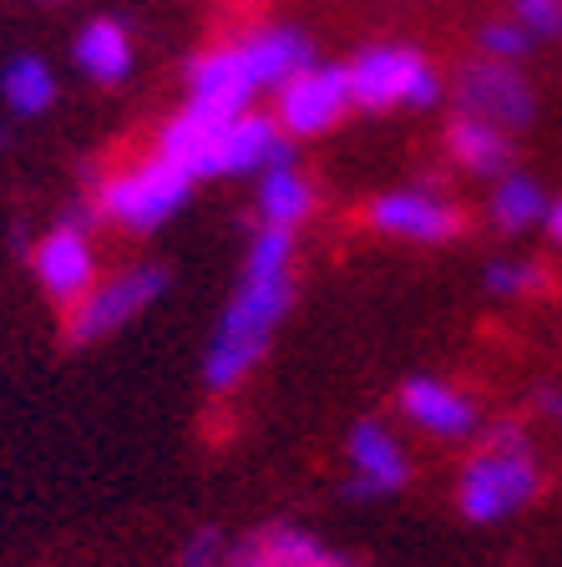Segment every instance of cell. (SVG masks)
Masks as SVG:
<instances>
[{
  "mask_svg": "<svg viewBox=\"0 0 562 567\" xmlns=\"http://www.w3.org/2000/svg\"><path fill=\"white\" fill-rule=\"evenodd\" d=\"M345 71H350L355 112H396V106L426 112L446 96L441 71L410 41H370L345 61Z\"/></svg>",
  "mask_w": 562,
  "mask_h": 567,
  "instance_id": "cell-5",
  "label": "cell"
},
{
  "mask_svg": "<svg viewBox=\"0 0 562 567\" xmlns=\"http://www.w3.org/2000/svg\"><path fill=\"white\" fill-rule=\"evenodd\" d=\"M365 224L380 238H400V244H457L467 234V213L436 188H396L365 203Z\"/></svg>",
  "mask_w": 562,
  "mask_h": 567,
  "instance_id": "cell-10",
  "label": "cell"
},
{
  "mask_svg": "<svg viewBox=\"0 0 562 567\" xmlns=\"http://www.w3.org/2000/svg\"><path fill=\"white\" fill-rule=\"evenodd\" d=\"M6 147H11V132H6V127H0V153H6Z\"/></svg>",
  "mask_w": 562,
  "mask_h": 567,
  "instance_id": "cell-27",
  "label": "cell"
},
{
  "mask_svg": "<svg viewBox=\"0 0 562 567\" xmlns=\"http://www.w3.org/2000/svg\"><path fill=\"white\" fill-rule=\"evenodd\" d=\"M451 112L461 117H481L502 132H528L538 122V92H532L522 61H497V56H467L451 76Z\"/></svg>",
  "mask_w": 562,
  "mask_h": 567,
  "instance_id": "cell-7",
  "label": "cell"
},
{
  "mask_svg": "<svg viewBox=\"0 0 562 567\" xmlns=\"http://www.w3.org/2000/svg\"><path fill=\"white\" fill-rule=\"evenodd\" d=\"M396 405L421 436L431 441H471L481 431V411L461 385L441 375H410L400 380L396 390Z\"/></svg>",
  "mask_w": 562,
  "mask_h": 567,
  "instance_id": "cell-12",
  "label": "cell"
},
{
  "mask_svg": "<svg viewBox=\"0 0 562 567\" xmlns=\"http://www.w3.org/2000/svg\"><path fill=\"white\" fill-rule=\"evenodd\" d=\"M228 557H234V537H228L223 527H198L183 543L177 563L183 567H228Z\"/></svg>",
  "mask_w": 562,
  "mask_h": 567,
  "instance_id": "cell-23",
  "label": "cell"
},
{
  "mask_svg": "<svg viewBox=\"0 0 562 567\" xmlns=\"http://www.w3.org/2000/svg\"><path fill=\"white\" fill-rule=\"evenodd\" d=\"M542 234L552 238V248H562V198L548 203V218H542Z\"/></svg>",
  "mask_w": 562,
  "mask_h": 567,
  "instance_id": "cell-25",
  "label": "cell"
},
{
  "mask_svg": "<svg viewBox=\"0 0 562 567\" xmlns=\"http://www.w3.org/2000/svg\"><path fill=\"white\" fill-rule=\"evenodd\" d=\"M92 208L82 213H61L57 224L31 244V274L41 284V295L57 309H71L76 299L102 279V264H96V244H92Z\"/></svg>",
  "mask_w": 562,
  "mask_h": 567,
  "instance_id": "cell-8",
  "label": "cell"
},
{
  "mask_svg": "<svg viewBox=\"0 0 562 567\" xmlns=\"http://www.w3.org/2000/svg\"><path fill=\"white\" fill-rule=\"evenodd\" d=\"M238 51H244V66L254 76L258 92H279L294 71H305L315 61V41H309L299 25H258V31L234 35Z\"/></svg>",
  "mask_w": 562,
  "mask_h": 567,
  "instance_id": "cell-15",
  "label": "cell"
},
{
  "mask_svg": "<svg viewBox=\"0 0 562 567\" xmlns=\"http://www.w3.org/2000/svg\"><path fill=\"white\" fill-rule=\"evenodd\" d=\"M517 25H528L532 41H562V0H512Z\"/></svg>",
  "mask_w": 562,
  "mask_h": 567,
  "instance_id": "cell-24",
  "label": "cell"
},
{
  "mask_svg": "<svg viewBox=\"0 0 562 567\" xmlns=\"http://www.w3.org/2000/svg\"><path fill=\"white\" fill-rule=\"evenodd\" d=\"M294 309V234L289 228H254L244 248V269L228 305L218 315L208 350H203V390L228 395L258 370L269 354L274 330Z\"/></svg>",
  "mask_w": 562,
  "mask_h": 567,
  "instance_id": "cell-1",
  "label": "cell"
},
{
  "mask_svg": "<svg viewBox=\"0 0 562 567\" xmlns=\"http://www.w3.org/2000/svg\"><path fill=\"white\" fill-rule=\"evenodd\" d=\"M542 492V472L532 456L528 425L497 421L487 425L481 451L461 466L457 476V512L477 527H497V522L528 512Z\"/></svg>",
  "mask_w": 562,
  "mask_h": 567,
  "instance_id": "cell-3",
  "label": "cell"
},
{
  "mask_svg": "<svg viewBox=\"0 0 562 567\" xmlns=\"http://www.w3.org/2000/svg\"><path fill=\"white\" fill-rule=\"evenodd\" d=\"M258 86L244 66V51L238 41H223V47H208L198 56H187L183 66V102L198 106V112H213V117H238L258 102Z\"/></svg>",
  "mask_w": 562,
  "mask_h": 567,
  "instance_id": "cell-11",
  "label": "cell"
},
{
  "mask_svg": "<svg viewBox=\"0 0 562 567\" xmlns=\"http://www.w3.org/2000/svg\"><path fill=\"white\" fill-rule=\"evenodd\" d=\"M355 112L350 71L345 61H309L305 71H294L289 82L274 92V122L284 127V137L305 142L335 132Z\"/></svg>",
  "mask_w": 562,
  "mask_h": 567,
  "instance_id": "cell-9",
  "label": "cell"
},
{
  "mask_svg": "<svg viewBox=\"0 0 562 567\" xmlns=\"http://www.w3.org/2000/svg\"><path fill=\"white\" fill-rule=\"evenodd\" d=\"M446 157L471 177H502L517 163V137L481 117L451 112V122H446Z\"/></svg>",
  "mask_w": 562,
  "mask_h": 567,
  "instance_id": "cell-17",
  "label": "cell"
},
{
  "mask_svg": "<svg viewBox=\"0 0 562 567\" xmlns=\"http://www.w3.org/2000/svg\"><path fill=\"white\" fill-rule=\"evenodd\" d=\"M167 279L173 274L163 264H127V269H112L86 289L76 305L67 309V340L71 344H102L117 330H127L137 315L157 305L167 295Z\"/></svg>",
  "mask_w": 562,
  "mask_h": 567,
  "instance_id": "cell-6",
  "label": "cell"
},
{
  "mask_svg": "<svg viewBox=\"0 0 562 567\" xmlns=\"http://www.w3.org/2000/svg\"><path fill=\"white\" fill-rule=\"evenodd\" d=\"M254 208H258V224L264 228H299L315 218V183L294 163H279V167H264L258 173V188H254Z\"/></svg>",
  "mask_w": 562,
  "mask_h": 567,
  "instance_id": "cell-18",
  "label": "cell"
},
{
  "mask_svg": "<svg viewBox=\"0 0 562 567\" xmlns=\"http://www.w3.org/2000/svg\"><path fill=\"white\" fill-rule=\"evenodd\" d=\"M193 177L177 163H167L163 153H147L142 163L122 167V173H106L92 193V213L102 224L122 228V234H157L187 208L193 198Z\"/></svg>",
  "mask_w": 562,
  "mask_h": 567,
  "instance_id": "cell-4",
  "label": "cell"
},
{
  "mask_svg": "<svg viewBox=\"0 0 562 567\" xmlns=\"http://www.w3.org/2000/svg\"><path fill=\"white\" fill-rule=\"evenodd\" d=\"M548 188H542L538 177L528 173H502L492 177V193H487V224L497 228V234L517 238V234H532V228H542V218H548Z\"/></svg>",
  "mask_w": 562,
  "mask_h": 567,
  "instance_id": "cell-19",
  "label": "cell"
},
{
  "mask_svg": "<svg viewBox=\"0 0 562 567\" xmlns=\"http://www.w3.org/2000/svg\"><path fill=\"white\" fill-rule=\"evenodd\" d=\"M41 6H57V0H41Z\"/></svg>",
  "mask_w": 562,
  "mask_h": 567,
  "instance_id": "cell-28",
  "label": "cell"
},
{
  "mask_svg": "<svg viewBox=\"0 0 562 567\" xmlns=\"http://www.w3.org/2000/svg\"><path fill=\"white\" fill-rule=\"evenodd\" d=\"M71 66L96 86H122L132 76V66H137L132 31L122 21H112V16H92L82 31L71 35Z\"/></svg>",
  "mask_w": 562,
  "mask_h": 567,
  "instance_id": "cell-16",
  "label": "cell"
},
{
  "mask_svg": "<svg viewBox=\"0 0 562 567\" xmlns=\"http://www.w3.org/2000/svg\"><path fill=\"white\" fill-rule=\"evenodd\" d=\"M153 153L177 163L193 183H208V177H258L264 167L294 163V137H284L274 112L248 106L238 117H213L183 102L157 127Z\"/></svg>",
  "mask_w": 562,
  "mask_h": 567,
  "instance_id": "cell-2",
  "label": "cell"
},
{
  "mask_svg": "<svg viewBox=\"0 0 562 567\" xmlns=\"http://www.w3.org/2000/svg\"><path fill=\"white\" fill-rule=\"evenodd\" d=\"M345 461H350V496H396L410 486V456L400 436L380 415H365L345 436Z\"/></svg>",
  "mask_w": 562,
  "mask_h": 567,
  "instance_id": "cell-13",
  "label": "cell"
},
{
  "mask_svg": "<svg viewBox=\"0 0 562 567\" xmlns=\"http://www.w3.org/2000/svg\"><path fill=\"white\" fill-rule=\"evenodd\" d=\"M57 96H61V82L47 56L21 51V56H11L0 66V102H6L11 117H41V112L57 106Z\"/></svg>",
  "mask_w": 562,
  "mask_h": 567,
  "instance_id": "cell-20",
  "label": "cell"
},
{
  "mask_svg": "<svg viewBox=\"0 0 562 567\" xmlns=\"http://www.w3.org/2000/svg\"><path fill=\"white\" fill-rule=\"evenodd\" d=\"M228 567H355L329 543H319L309 527L294 522H264V527L234 537V557Z\"/></svg>",
  "mask_w": 562,
  "mask_h": 567,
  "instance_id": "cell-14",
  "label": "cell"
},
{
  "mask_svg": "<svg viewBox=\"0 0 562 567\" xmlns=\"http://www.w3.org/2000/svg\"><path fill=\"white\" fill-rule=\"evenodd\" d=\"M542 405H548V411H552V415H558V421H562V395H548V401H542Z\"/></svg>",
  "mask_w": 562,
  "mask_h": 567,
  "instance_id": "cell-26",
  "label": "cell"
},
{
  "mask_svg": "<svg viewBox=\"0 0 562 567\" xmlns=\"http://www.w3.org/2000/svg\"><path fill=\"white\" fill-rule=\"evenodd\" d=\"M481 289L492 299H528L548 289V269L538 259H492L481 269Z\"/></svg>",
  "mask_w": 562,
  "mask_h": 567,
  "instance_id": "cell-21",
  "label": "cell"
},
{
  "mask_svg": "<svg viewBox=\"0 0 562 567\" xmlns=\"http://www.w3.org/2000/svg\"><path fill=\"white\" fill-rule=\"evenodd\" d=\"M477 51L481 56H497V61H528L532 51H538V41H532L528 25H517L512 16H497V21L477 25Z\"/></svg>",
  "mask_w": 562,
  "mask_h": 567,
  "instance_id": "cell-22",
  "label": "cell"
}]
</instances>
